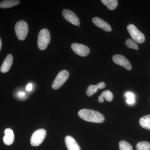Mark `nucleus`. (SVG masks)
Returning <instances> with one entry per match:
<instances>
[{
  "mask_svg": "<svg viewBox=\"0 0 150 150\" xmlns=\"http://www.w3.org/2000/svg\"><path fill=\"white\" fill-rule=\"evenodd\" d=\"M78 115L82 119L88 122L101 123L105 120L104 116L101 113L91 109H81L78 112Z\"/></svg>",
  "mask_w": 150,
  "mask_h": 150,
  "instance_id": "obj_1",
  "label": "nucleus"
},
{
  "mask_svg": "<svg viewBox=\"0 0 150 150\" xmlns=\"http://www.w3.org/2000/svg\"><path fill=\"white\" fill-rule=\"evenodd\" d=\"M50 34L48 29L41 30L38 37V46L41 50H45L50 42Z\"/></svg>",
  "mask_w": 150,
  "mask_h": 150,
  "instance_id": "obj_2",
  "label": "nucleus"
},
{
  "mask_svg": "<svg viewBox=\"0 0 150 150\" xmlns=\"http://www.w3.org/2000/svg\"><path fill=\"white\" fill-rule=\"evenodd\" d=\"M15 30L18 38L19 40H23L27 36L28 30V25L26 22L20 21L16 24Z\"/></svg>",
  "mask_w": 150,
  "mask_h": 150,
  "instance_id": "obj_3",
  "label": "nucleus"
},
{
  "mask_svg": "<svg viewBox=\"0 0 150 150\" xmlns=\"http://www.w3.org/2000/svg\"><path fill=\"white\" fill-rule=\"evenodd\" d=\"M127 30L134 41L139 43L144 42V35L134 25L129 24L127 26Z\"/></svg>",
  "mask_w": 150,
  "mask_h": 150,
  "instance_id": "obj_4",
  "label": "nucleus"
},
{
  "mask_svg": "<svg viewBox=\"0 0 150 150\" xmlns=\"http://www.w3.org/2000/svg\"><path fill=\"white\" fill-rule=\"evenodd\" d=\"M46 135V131L44 129H39L33 134L30 139V144L34 146L41 144Z\"/></svg>",
  "mask_w": 150,
  "mask_h": 150,
  "instance_id": "obj_5",
  "label": "nucleus"
},
{
  "mask_svg": "<svg viewBox=\"0 0 150 150\" xmlns=\"http://www.w3.org/2000/svg\"><path fill=\"white\" fill-rule=\"evenodd\" d=\"M69 77V73L67 70H64L60 71L52 83V88L55 90L60 88L67 81Z\"/></svg>",
  "mask_w": 150,
  "mask_h": 150,
  "instance_id": "obj_6",
  "label": "nucleus"
},
{
  "mask_svg": "<svg viewBox=\"0 0 150 150\" xmlns=\"http://www.w3.org/2000/svg\"><path fill=\"white\" fill-rule=\"evenodd\" d=\"M71 48L74 53L80 56H87L90 53L88 47L83 44L73 43L71 45Z\"/></svg>",
  "mask_w": 150,
  "mask_h": 150,
  "instance_id": "obj_7",
  "label": "nucleus"
},
{
  "mask_svg": "<svg viewBox=\"0 0 150 150\" xmlns=\"http://www.w3.org/2000/svg\"><path fill=\"white\" fill-rule=\"evenodd\" d=\"M62 14L65 19L75 25H79L80 21L76 14L69 9H64Z\"/></svg>",
  "mask_w": 150,
  "mask_h": 150,
  "instance_id": "obj_8",
  "label": "nucleus"
},
{
  "mask_svg": "<svg viewBox=\"0 0 150 150\" xmlns=\"http://www.w3.org/2000/svg\"><path fill=\"white\" fill-rule=\"evenodd\" d=\"M113 62L117 64L120 65L128 70L131 69V65L126 57L121 55H115L112 56Z\"/></svg>",
  "mask_w": 150,
  "mask_h": 150,
  "instance_id": "obj_9",
  "label": "nucleus"
},
{
  "mask_svg": "<svg viewBox=\"0 0 150 150\" xmlns=\"http://www.w3.org/2000/svg\"><path fill=\"white\" fill-rule=\"evenodd\" d=\"M92 21L96 25L105 31L107 32L111 31V27L110 25L102 19L98 17H94L92 19Z\"/></svg>",
  "mask_w": 150,
  "mask_h": 150,
  "instance_id": "obj_10",
  "label": "nucleus"
},
{
  "mask_svg": "<svg viewBox=\"0 0 150 150\" xmlns=\"http://www.w3.org/2000/svg\"><path fill=\"white\" fill-rule=\"evenodd\" d=\"M13 62V57L9 54L6 57L1 68V71L2 73L8 72L10 69Z\"/></svg>",
  "mask_w": 150,
  "mask_h": 150,
  "instance_id": "obj_11",
  "label": "nucleus"
},
{
  "mask_svg": "<svg viewBox=\"0 0 150 150\" xmlns=\"http://www.w3.org/2000/svg\"><path fill=\"white\" fill-rule=\"evenodd\" d=\"M65 144L68 150H81V148L76 140L71 136L65 137Z\"/></svg>",
  "mask_w": 150,
  "mask_h": 150,
  "instance_id": "obj_12",
  "label": "nucleus"
},
{
  "mask_svg": "<svg viewBox=\"0 0 150 150\" xmlns=\"http://www.w3.org/2000/svg\"><path fill=\"white\" fill-rule=\"evenodd\" d=\"M5 136L3 138V141L6 145L9 146L13 143L14 140V134L11 129L8 128L4 131Z\"/></svg>",
  "mask_w": 150,
  "mask_h": 150,
  "instance_id": "obj_13",
  "label": "nucleus"
},
{
  "mask_svg": "<svg viewBox=\"0 0 150 150\" xmlns=\"http://www.w3.org/2000/svg\"><path fill=\"white\" fill-rule=\"evenodd\" d=\"M20 4V1L18 0H6L0 3V8H10L17 5Z\"/></svg>",
  "mask_w": 150,
  "mask_h": 150,
  "instance_id": "obj_14",
  "label": "nucleus"
},
{
  "mask_svg": "<svg viewBox=\"0 0 150 150\" xmlns=\"http://www.w3.org/2000/svg\"><path fill=\"white\" fill-rule=\"evenodd\" d=\"M139 123L143 128L150 130V115H144L140 118Z\"/></svg>",
  "mask_w": 150,
  "mask_h": 150,
  "instance_id": "obj_15",
  "label": "nucleus"
},
{
  "mask_svg": "<svg viewBox=\"0 0 150 150\" xmlns=\"http://www.w3.org/2000/svg\"><path fill=\"white\" fill-rule=\"evenodd\" d=\"M101 2L110 10H113L117 7L118 1L116 0H102Z\"/></svg>",
  "mask_w": 150,
  "mask_h": 150,
  "instance_id": "obj_16",
  "label": "nucleus"
},
{
  "mask_svg": "<svg viewBox=\"0 0 150 150\" xmlns=\"http://www.w3.org/2000/svg\"><path fill=\"white\" fill-rule=\"evenodd\" d=\"M137 150H150V143L147 142H139L136 146Z\"/></svg>",
  "mask_w": 150,
  "mask_h": 150,
  "instance_id": "obj_17",
  "label": "nucleus"
},
{
  "mask_svg": "<svg viewBox=\"0 0 150 150\" xmlns=\"http://www.w3.org/2000/svg\"><path fill=\"white\" fill-rule=\"evenodd\" d=\"M119 146L120 150H133L132 146L126 141L119 142Z\"/></svg>",
  "mask_w": 150,
  "mask_h": 150,
  "instance_id": "obj_18",
  "label": "nucleus"
},
{
  "mask_svg": "<svg viewBox=\"0 0 150 150\" xmlns=\"http://www.w3.org/2000/svg\"><path fill=\"white\" fill-rule=\"evenodd\" d=\"M98 89V88L97 85H91L88 87L87 90L86 91V94L88 96H91L97 91Z\"/></svg>",
  "mask_w": 150,
  "mask_h": 150,
  "instance_id": "obj_19",
  "label": "nucleus"
},
{
  "mask_svg": "<svg viewBox=\"0 0 150 150\" xmlns=\"http://www.w3.org/2000/svg\"><path fill=\"white\" fill-rule=\"evenodd\" d=\"M100 96L102 97L103 98H105L107 101H109V102L112 100L113 97L112 93L110 91L108 90H106L100 94Z\"/></svg>",
  "mask_w": 150,
  "mask_h": 150,
  "instance_id": "obj_20",
  "label": "nucleus"
},
{
  "mask_svg": "<svg viewBox=\"0 0 150 150\" xmlns=\"http://www.w3.org/2000/svg\"><path fill=\"white\" fill-rule=\"evenodd\" d=\"M126 45L128 48L134 49L136 50H139V46L135 41L131 39H128L126 40Z\"/></svg>",
  "mask_w": 150,
  "mask_h": 150,
  "instance_id": "obj_21",
  "label": "nucleus"
},
{
  "mask_svg": "<svg viewBox=\"0 0 150 150\" xmlns=\"http://www.w3.org/2000/svg\"><path fill=\"white\" fill-rule=\"evenodd\" d=\"M125 96L126 98V102L129 104H132L135 102V96L131 92L126 93Z\"/></svg>",
  "mask_w": 150,
  "mask_h": 150,
  "instance_id": "obj_22",
  "label": "nucleus"
},
{
  "mask_svg": "<svg viewBox=\"0 0 150 150\" xmlns=\"http://www.w3.org/2000/svg\"><path fill=\"white\" fill-rule=\"evenodd\" d=\"M97 86L98 89H103L105 87V84L103 82H100L98 84Z\"/></svg>",
  "mask_w": 150,
  "mask_h": 150,
  "instance_id": "obj_23",
  "label": "nucleus"
},
{
  "mask_svg": "<svg viewBox=\"0 0 150 150\" xmlns=\"http://www.w3.org/2000/svg\"><path fill=\"white\" fill-rule=\"evenodd\" d=\"M25 93L24 92L20 91L19 92L17 93V96L19 98H22L24 97L25 96Z\"/></svg>",
  "mask_w": 150,
  "mask_h": 150,
  "instance_id": "obj_24",
  "label": "nucleus"
},
{
  "mask_svg": "<svg viewBox=\"0 0 150 150\" xmlns=\"http://www.w3.org/2000/svg\"><path fill=\"white\" fill-rule=\"evenodd\" d=\"M32 84L31 83H29L28 85L27 86H26V90L27 91H31V90H32Z\"/></svg>",
  "mask_w": 150,
  "mask_h": 150,
  "instance_id": "obj_25",
  "label": "nucleus"
},
{
  "mask_svg": "<svg viewBox=\"0 0 150 150\" xmlns=\"http://www.w3.org/2000/svg\"><path fill=\"white\" fill-rule=\"evenodd\" d=\"M98 101L99 103L103 102H104V99H103V98H102V97L100 96L98 97Z\"/></svg>",
  "mask_w": 150,
  "mask_h": 150,
  "instance_id": "obj_26",
  "label": "nucleus"
},
{
  "mask_svg": "<svg viewBox=\"0 0 150 150\" xmlns=\"http://www.w3.org/2000/svg\"><path fill=\"white\" fill-rule=\"evenodd\" d=\"M1 46H2L1 40V38H0V51H1Z\"/></svg>",
  "mask_w": 150,
  "mask_h": 150,
  "instance_id": "obj_27",
  "label": "nucleus"
}]
</instances>
